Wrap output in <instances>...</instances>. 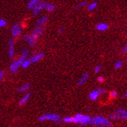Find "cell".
<instances>
[{"instance_id":"obj_1","label":"cell","mask_w":127,"mask_h":127,"mask_svg":"<svg viewBox=\"0 0 127 127\" xmlns=\"http://www.w3.org/2000/svg\"><path fill=\"white\" fill-rule=\"evenodd\" d=\"M92 118L89 116L84 115L81 113H78L74 116H66L63 119L64 123H74L81 126H87L90 124Z\"/></svg>"},{"instance_id":"obj_2","label":"cell","mask_w":127,"mask_h":127,"mask_svg":"<svg viewBox=\"0 0 127 127\" xmlns=\"http://www.w3.org/2000/svg\"><path fill=\"white\" fill-rule=\"evenodd\" d=\"M90 124L98 127H112V123L110 122V120L101 116H97L92 118Z\"/></svg>"},{"instance_id":"obj_3","label":"cell","mask_w":127,"mask_h":127,"mask_svg":"<svg viewBox=\"0 0 127 127\" xmlns=\"http://www.w3.org/2000/svg\"><path fill=\"white\" fill-rule=\"evenodd\" d=\"M61 120V116L58 114H56V113H45L38 118V121H40V122L51 121V122L58 123Z\"/></svg>"},{"instance_id":"obj_4","label":"cell","mask_w":127,"mask_h":127,"mask_svg":"<svg viewBox=\"0 0 127 127\" xmlns=\"http://www.w3.org/2000/svg\"><path fill=\"white\" fill-rule=\"evenodd\" d=\"M24 40L26 41L30 47H34L37 42V36H36L33 33L30 34H26L24 36Z\"/></svg>"},{"instance_id":"obj_5","label":"cell","mask_w":127,"mask_h":127,"mask_svg":"<svg viewBox=\"0 0 127 127\" xmlns=\"http://www.w3.org/2000/svg\"><path fill=\"white\" fill-rule=\"evenodd\" d=\"M23 61V60L21 59L20 58H19L17 60L12 61L9 65V71L11 73H16L21 67V64Z\"/></svg>"},{"instance_id":"obj_6","label":"cell","mask_w":127,"mask_h":127,"mask_svg":"<svg viewBox=\"0 0 127 127\" xmlns=\"http://www.w3.org/2000/svg\"><path fill=\"white\" fill-rule=\"evenodd\" d=\"M22 27L20 23H15L13 24V26L11 27V34L12 36L16 38L18 36H20L22 33Z\"/></svg>"},{"instance_id":"obj_7","label":"cell","mask_w":127,"mask_h":127,"mask_svg":"<svg viewBox=\"0 0 127 127\" xmlns=\"http://www.w3.org/2000/svg\"><path fill=\"white\" fill-rule=\"evenodd\" d=\"M44 9H45V2L41 1L39 3H37L31 10H32V12H33V15L34 16H38L40 15V12Z\"/></svg>"},{"instance_id":"obj_8","label":"cell","mask_w":127,"mask_h":127,"mask_svg":"<svg viewBox=\"0 0 127 127\" xmlns=\"http://www.w3.org/2000/svg\"><path fill=\"white\" fill-rule=\"evenodd\" d=\"M8 55L10 58L15 55V41L13 39H10L8 42Z\"/></svg>"},{"instance_id":"obj_9","label":"cell","mask_w":127,"mask_h":127,"mask_svg":"<svg viewBox=\"0 0 127 127\" xmlns=\"http://www.w3.org/2000/svg\"><path fill=\"white\" fill-rule=\"evenodd\" d=\"M43 58H44V54L43 52H38V53H36V54H35L32 56L30 58V61L31 64L37 63V62L40 61Z\"/></svg>"},{"instance_id":"obj_10","label":"cell","mask_w":127,"mask_h":127,"mask_svg":"<svg viewBox=\"0 0 127 127\" xmlns=\"http://www.w3.org/2000/svg\"><path fill=\"white\" fill-rule=\"evenodd\" d=\"M30 96H31V94L29 93V92H27L21 98V99L20 100V101H19V105H20V106H23V105H26L28 102V101H29V100L30 98Z\"/></svg>"},{"instance_id":"obj_11","label":"cell","mask_w":127,"mask_h":127,"mask_svg":"<svg viewBox=\"0 0 127 127\" xmlns=\"http://www.w3.org/2000/svg\"><path fill=\"white\" fill-rule=\"evenodd\" d=\"M47 22V16H43L40 17L36 22V27H44Z\"/></svg>"},{"instance_id":"obj_12","label":"cell","mask_w":127,"mask_h":127,"mask_svg":"<svg viewBox=\"0 0 127 127\" xmlns=\"http://www.w3.org/2000/svg\"><path fill=\"white\" fill-rule=\"evenodd\" d=\"M115 112L117 113L119 116L120 120H123V119H127V110H126L125 109H118Z\"/></svg>"},{"instance_id":"obj_13","label":"cell","mask_w":127,"mask_h":127,"mask_svg":"<svg viewBox=\"0 0 127 127\" xmlns=\"http://www.w3.org/2000/svg\"><path fill=\"white\" fill-rule=\"evenodd\" d=\"M30 88V85L29 83H26V84H23V85H21L20 87H19L17 91L21 93H27L29 91Z\"/></svg>"},{"instance_id":"obj_14","label":"cell","mask_w":127,"mask_h":127,"mask_svg":"<svg viewBox=\"0 0 127 127\" xmlns=\"http://www.w3.org/2000/svg\"><path fill=\"white\" fill-rule=\"evenodd\" d=\"M95 28H96V30H98V31L104 32V31H106L108 30L109 26H108V25L106 23H98L96 25Z\"/></svg>"},{"instance_id":"obj_15","label":"cell","mask_w":127,"mask_h":127,"mask_svg":"<svg viewBox=\"0 0 127 127\" xmlns=\"http://www.w3.org/2000/svg\"><path fill=\"white\" fill-rule=\"evenodd\" d=\"M33 33L37 36L40 37V36H42V34L43 33V27H36L35 29L33 31Z\"/></svg>"},{"instance_id":"obj_16","label":"cell","mask_w":127,"mask_h":127,"mask_svg":"<svg viewBox=\"0 0 127 127\" xmlns=\"http://www.w3.org/2000/svg\"><path fill=\"white\" fill-rule=\"evenodd\" d=\"M99 92L98 91V89L96 90H93L90 93H89V98L92 101H95V100H97L98 98L99 97Z\"/></svg>"},{"instance_id":"obj_17","label":"cell","mask_w":127,"mask_h":127,"mask_svg":"<svg viewBox=\"0 0 127 127\" xmlns=\"http://www.w3.org/2000/svg\"><path fill=\"white\" fill-rule=\"evenodd\" d=\"M88 77H89V75H88V73L84 74L82 75L81 77L80 78V79L78 80V85H84V84L85 83V82L88 81Z\"/></svg>"},{"instance_id":"obj_18","label":"cell","mask_w":127,"mask_h":127,"mask_svg":"<svg viewBox=\"0 0 127 127\" xmlns=\"http://www.w3.org/2000/svg\"><path fill=\"white\" fill-rule=\"evenodd\" d=\"M41 1H42V0H30V1L28 2V3H27V8L31 10L37 3H39Z\"/></svg>"},{"instance_id":"obj_19","label":"cell","mask_w":127,"mask_h":127,"mask_svg":"<svg viewBox=\"0 0 127 127\" xmlns=\"http://www.w3.org/2000/svg\"><path fill=\"white\" fill-rule=\"evenodd\" d=\"M56 7L55 5L51 4V3H48V2H45V10L47 11L48 12H52L55 10Z\"/></svg>"},{"instance_id":"obj_20","label":"cell","mask_w":127,"mask_h":127,"mask_svg":"<svg viewBox=\"0 0 127 127\" xmlns=\"http://www.w3.org/2000/svg\"><path fill=\"white\" fill-rule=\"evenodd\" d=\"M97 6H98V3L96 2H93L90 4H88L87 5V10L88 12H92L94 11L95 9L97 8Z\"/></svg>"},{"instance_id":"obj_21","label":"cell","mask_w":127,"mask_h":127,"mask_svg":"<svg viewBox=\"0 0 127 127\" xmlns=\"http://www.w3.org/2000/svg\"><path fill=\"white\" fill-rule=\"evenodd\" d=\"M28 57H29V51H28V50H27V49H23L22 51H21V54H20V58L24 61L25 59L28 58Z\"/></svg>"},{"instance_id":"obj_22","label":"cell","mask_w":127,"mask_h":127,"mask_svg":"<svg viewBox=\"0 0 127 127\" xmlns=\"http://www.w3.org/2000/svg\"><path fill=\"white\" fill-rule=\"evenodd\" d=\"M30 64H31V62H30V59L27 58V59H25V60L22 62V64H21V67H23V68H24V69H26V68L29 67Z\"/></svg>"},{"instance_id":"obj_23","label":"cell","mask_w":127,"mask_h":127,"mask_svg":"<svg viewBox=\"0 0 127 127\" xmlns=\"http://www.w3.org/2000/svg\"><path fill=\"white\" fill-rule=\"evenodd\" d=\"M88 5V2L86 1H81V2H79L77 5V8L80 9V8H83V7H87Z\"/></svg>"},{"instance_id":"obj_24","label":"cell","mask_w":127,"mask_h":127,"mask_svg":"<svg viewBox=\"0 0 127 127\" xmlns=\"http://www.w3.org/2000/svg\"><path fill=\"white\" fill-rule=\"evenodd\" d=\"M114 66H115V67L116 69H119L121 68L123 66V62L122 61H116L115 63V64H114Z\"/></svg>"},{"instance_id":"obj_25","label":"cell","mask_w":127,"mask_h":127,"mask_svg":"<svg viewBox=\"0 0 127 127\" xmlns=\"http://www.w3.org/2000/svg\"><path fill=\"white\" fill-rule=\"evenodd\" d=\"M109 96L111 98H116L117 96H118V92L115 90L113 91H111L110 93H109Z\"/></svg>"},{"instance_id":"obj_26","label":"cell","mask_w":127,"mask_h":127,"mask_svg":"<svg viewBox=\"0 0 127 127\" xmlns=\"http://www.w3.org/2000/svg\"><path fill=\"white\" fill-rule=\"evenodd\" d=\"M7 22H6L4 19H0V28H3L6 26Z\"/></svg>"},{"instance_id":"obj_27","label":"cell","mask_w":127,"mask_h":127,"mask_svg":"<svg viewBox=\"0 0 127 127\" xmlns=\"http://www.w3.org/2000/svg\"><path fill=\"white\" fill-rule=\"evenodd\" d=\"M101 66L100 65V64H98V65H96L95 67V69H94V71H95V73H98L100 71H101Z\"/></svg>"},{"instance_id":"obj_28","label":"cell","mask_w":127,"mask_h":127,"mask_svg":"<svg viewBox=\"0 0 127 127\" xmlns=\"http://www.w3.org/2000/svg\"><path fill=\"white\" fill-rule=\"evenodd\" d=\"M98 92H99V95H101L105 94V92H106V90L104 88H99L98 89Z\"/></svg>"},{"instance_id":"obj_29","label":"cell","mask_w":127,"mask_h":127,"mask_svg":"<svg viewBox=\"0 0 127 127\" xmlns=\"http://www.w3.org/2000/svg\"><path fill=\"white\" fill-rule=\"evenodd\" d=\"M97 80L98 82H100V83H103V82L105 81V78L103 77V76H98Z\"/></svg>"},{"instance_id":"obj_30","label":"cell","mask_w":127,"mask_h":127,"mask_svg":"<svg viewBox=\"0 0 127 127\" xmlns=\"http://www.w3.org/2000/svg\"><path fill=\"white\" fill-rule=\"evenodd\" d=\"M4 76H5V73L2 70H1V71H0V81H2L3 80Z\"/></svg>"},{"instance_id":"obj_31","label":"cell","mask_w":127,"mask_h":127,"mask_svg":"<svg viewBox=\"0 0 127 127\" xmlns=\"http://www.w3.org/2000/svg\"><path fill=\"white\" fill-rule=\"evenodd\" d=\"M123 52L124 54H127V44H126V45L123 47Z\"/></svg>"},{"instance_id":"obj_32","label":"cell","mask_w":127,"mask_h":127,"mask_svg":"<svg viewBox=\"0 0 127 127\" xmlns=\"http://www.w3.org/2000/svg\"><path fill=\"white\" fill-rule=\"evenodd\" d=\"M63 31H64V28H63V27H61V28L58 30V33H63Z\"/></svg>"},{"instance_id":"obj_33","label":"cell","mask_w":127,"mask_h":127,"mask_svg":"<svg viewBox=\"0 0 127 127\" xmlns=\"http://www.w3.org/2000/svg\"><path fill=\"white\" fill-rule=\"evenodd\" d=\"M123 98H127V90L126 91V92L124 93V95H123Z\"/></svg>"}]
</instances>
